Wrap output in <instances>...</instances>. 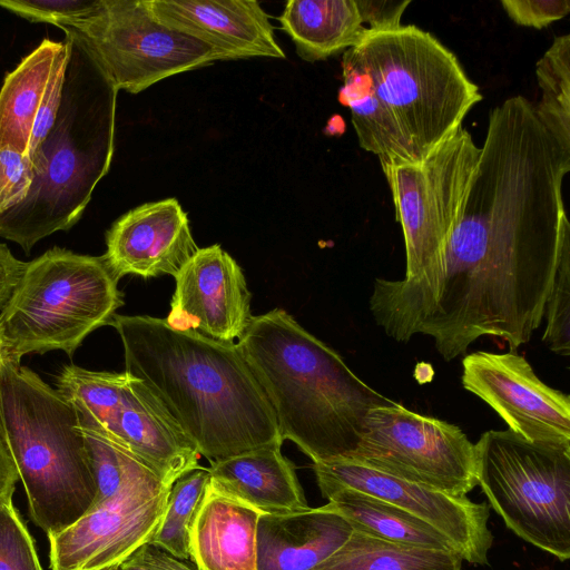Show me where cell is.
<instances>
[{"label":"cell","mask_w":570,"mask_h":570,"mask_svg":"<svg viewBox=\"0 0 570 570\" xmlns=\"http://www.w3.org/2000/svg\"><path fill=\"white\" fill-rule=\"evenodd\" d=\"M126 372L141 380L209 463L282 448L272 407L237 343L170 327L145 315H114Z\"/></svg>","instance_id":"cell-1"},{"label":"cell","mask_w":570,"mask_h":570,"mask_svg":"<svg viewBox=\"0 0 570 570\" xmlns=\"http://www.w3.org/2000/svg\"><path fill=\"white\" fill-rule=\"evenodd\" d=\"M237 346L282 440L295 443L313 463L351 456L368 411L393 402L282 308L254 316Z\"/></svg>","instance_id":"cell-2"},{"label":"cell","mask_w":570,"mask_h":570,"mask_svg":"<svg viewBox=\"0 0 570 570\" xmlns=\"http://www.w3.org/2000/svg\"><path fill=\"white\" fill-rule=\"evenodd\" d=\"M63 31L70 50L57 117L29 157L35 171L29 193L0 213V237L27 254L79 220L114 154L118 90L82 40Z\"/></svg>","instance_id":"cell-3"},{"label":"cell","mask_w":570,"mask_h":570,"mask_svg":"<svg viewBox=\"0 0 570 570\" xmlns=\"http://www.w3.org/2000/svg\"><path fill=\"white\" fill-rule=\"evenodd\" d=\"M0 439L23 484L30 517L47 535L90 509L96 485L73 407L33 371L3 356Z\"/></svg>","instance_id":"cell-4"},{"label":"cell","mask_w":570,"mask_h":570,"mask_svg":"<svg viewBox=\"0 0 570 570\" xmlns=\"http://www.w3.org/2000/svg\"><path fill=\"white\" fill-rule=\"evenodd\" d=\"M392 114L414 163L449 138L482 100L456 56L413 24L367 29L351 48Z\"/></svg>","instance_id":"cell-5"},{"label":"cell","mask_w":570,"mask_h":570,"mask_svg":"<svg viewBox=\"0 0 570 570\" xmlns=\"http://www.w3.org/2000/svg\"><path fill=\"white\" fill-rule=\"evenodd\" d=\"M118 281L104 255L53 247L26 263L0 311L1 356L17 363L56 350L72 356L124 304Z\"/></svg>","instance_id":"cell-6"},{"label":"cell","mask_w":570,"mask_h":570,"mask_svg":"<svg viewBox=\"0 0 570 570\" xmlns=\"http://www.w3.org/2000/svg\"><path fill=\"white\" fill-rule=\"evenodd\" d=\"M480 151L462 125L421 161L382 167L404 236L406 272L397 281L376 278L371 297L415 294L440 278Z\"/></svg>","instance_id":"cell-7"},{"label":"cell","mask_w":570,"mask_h":570,"mask_svg":"<svg viewBox=\"0 0 570 570\" xmlns=\"http://www.w3.org/2000/svg\"><path fill=\"white\" fill-rule=\"evenodd\" d=\"M478 485L507 527L528 543L570 558V450L490 430L475 443Z\"/></svg>","instance_id":"cell-8"},{"label":"cell","mask_w":570,"mask_h":570,"mask_svg":"<svg viewBox=\"0 0 570 570\" xmlns=\"http://www.w3.org/2000/svg\"><path fill=\"white\" fill-rule=\"evenodd\" d=\"M57 391L73 407L81 429L97 432L150 468L171 487L199 468L200 454L139 379L66 365Z\"/></svg>","instance_id":"cell-9"},{"label":"cell","mask_w":570,"mask_h":570,"mask_svg":"<svg viewBox=\"0 0 570 570\" xmlns=\"http://www.w3.org/2000/svg\"><path fill=\"white\" fill-rule=\"evenodd\" d=\"M348 459L458 497L478 485L475 444L466 434L394 401L368 411L361 441Z\"/></svg>","instance_id":"cell-10"},{"label":"cell","mask_w":570,"mask_h":570,"mask_svg":"<svg viewBox=\"0 0 570 570\" xmlns=\"http://www.w3.org/2000/svg\"><path fill=\"white\" fill-rule=\"evenodd\" d=\"M72 30L117 90L138 94L177 73L220 61L214 48L159 21L145 0H101Z\"/></svg>","instance_id":"cell-11"},{"label":"cell","mask_w":570,"mask_h":570,"mask_svg":"<svg viewBox=\"0 0 570 570\" xmlns=\"http://www.w3.org/2000/svg\"><path fill=\"white\" fill-rule=\"evenodd\" d=\"M170 488L159 478L135 482L111 500L90 508L68 528L48 535L50 569L119 568L151 540Z\"/></svg>","instance_id":"cell-12"},{"label":"cell","mask_w":570,"mask_h":570,"mask_svg":"<svg viewBox=\"0 0 570 570\" xmlns=\"http://www.w3.org/2000/svg\"><path fill=\"white\" fill-rule=\"evenodd\" d=\"M313 470L324 498L341 489H352L386 501L439 530L463 561L488 563L493 538L485 502L475 503L466 495L416 484L348 458L313 463Z\"/></svg>","instance_id":"cell-13"},{"label":"cell","mask_w":570,"mask_h":570,"mask_svg":"<svg viewBox=\"0 0 570 570\" xmlns=\"http://www.w3.org/2000/svg\"><path fill=\"white\" fill-rule=\"evenodd\" d=\"M463 387L525 440L570 450V396L547 385L514 352L478 351L462 360Z\"/></svg>","instance_id":"cell-14"},{"label":"cell","mask_w":570,"mask_h":570,"mask_svg":"<svg viewBox=\"0 0 570 570\" xmlns=\"http://www.w3.org/2000/svg\"><path fill=\"white\" fill-rule=\"evenodd\" d=\"M166 323L179 331L234 343L249 326L252 294L240 266L219 245L198 248L175 275Z\"/></svg>","instance_id":"cell-15"},{"label":"cell","mask_w":570,"mask_h":570,"mask_svg":"<svg viewBox=\"0 0 570 570\" xmlns=\"http://www.w3.org/2000/svg\"><path fill=\"white\" fill-rule=\"evenodd\" d=\"M104 257L120 279L175 275L198 250L187 214L175 198L142 204L118 218L106 235Z\"/></svg>","instance_id":"cell-16"},{"label":"cell","mask_w":570,"mask_h":570,"mask_svg":"<svg viewBox=\"0 0 570 570\" xmlns=\"http://www.w3.org/2000/svg\"><path fill=\"white\" fill-rule=\"evenodd\" d=\"M163 23L216 50L222 60L285 58L269 16L255 0H145Z\"/></svg>","instance_id":"cell-17"},{"label":"cell","mask_w":570,"mask_h":570,"mask_svg":"<svg viewBox=\"0 0 570 570\" xmlns=\"http://www.w3.org/2000/svg\"><path fill=\"white\" fill-rule=\"evenodd\" d=\"M354 529L326 504L263 514L257 524V570H314L336 552Z\"/></svg>","instance_id":"cell-18"},{"label":"cell","mask_w":570,"mask_h":570,"mask_svg":"<svg viewBox=\"0 0 570 570\" xmlns=\"http://www.w3.org/2000/svg\"><path fill=\"white\" fill-rule=\"evenodd\" d=\"M261 515L209 482L189 534V556L197 570H257Z\"/></svg>","instance_id":"cell-19"},{"label":"cell","mask_w":570,"mask_h":570,"mask_svg":"<svg viewBox=\"0 0 570 570\" xmlns=\"http://www.w3.org/2000/svg\"><path fill=\"white\" fill-rule=\"evenodd\" d=\"M210 485L263 514L308 509L295 465L281 448H265L212 462Z\"/></svg>","instance_id":"cell-20"},{"label":"cell","mask_w":570,"mask_h":570,"mask_svg":"<svg viewBox=\"0 0 570 570\" xmlns=\"http://www.w3.org/2000/svg\"><path fill=\"white\" fill-rule=\"evenodd\" d=\"M278 21L308 62L355 47L367 31L355 0H289Z\"/></svg>","instance_id":"cell-21"},{"label":"cell","mask_w":570,"mask_h":570,"mask_svg":"<svg viewBox=\"0 0 570 570\" xmlns=\"http://www.w3.org/2000/svg\"><path fill=\"white\" fill-rule=\"evenodd\" d=\"M341 66L343 85L338 101L351 110L360 146L376 155L381 167L414 163L392 114L351 48L344 51Z\"/></svg>","instance_id":"cell-22"},{"label":"cell","mask_w":570,"mask_h":570,"mask_svg":"<svg viewBox=\"0 0 570 570\" xmlns=\"http://www.w3.org/2000/svg\"><path fill=\"white\" fill-rule=\"evenodd\" d=\"M65 46L66 39L42 40L4 78L0 90V145H12L28 154L43 95Z\"/></svg>","instance_id":"cell-23"},{"label":"cell","mask_w":570,"mask_h":570,"mask_svg":"<svg viewBox=\"0 0 570 570\" xmlns=\"http://www.w3.org/2000/svg\"><path fill=\"white\" fill-rule=\"evenodd\" d=\"M326 499V505L356 531L396 544L456 552L434 527L386 501L352 489L337 490Z\"/></svg>","instance_id":"cell-24"},{"label":"cell","mask_w":570,"mask_h":570,"mask_svg":"<svg viewBox=\"0 0 570 570\" xmlns=\"http://www.w3.org/2000/svg\"><path fill=\"white\" fill-rule=\"evenodd\" d=\"M462 561L453 551L396 544L354 530L314 570H461Z\"/></svg>","instance_id":"cell-25"},{"label":"cell","mask_w":570,"mask_h":570,"mask_svg":"<svg viewBox=\"0 0 570 570\" xmlns=\"http://www.w3.org/2000/svg\"><path fill=\"white\" fill-rule=\"evenodd\" d=\"M540 100L534 112L562 151L570 155V35L557 36L538 60Z\"/></svg>","instance_id":"cell-26"},{"label":"cell","mask_w":570,"mask_h":570,"mask_svg":"<svg viewBox=\"0 0 570 570\" xmlns=\"http://www.w3.org/2000/svg\"><path fill=\"white\" fill-rule=\"evenodd\" d=\"M210 482L207 468L199 466L175 481L157 531L149 543L178 560H188L194 518Z\"/></svg>","instance_id":"cell-27"},{"label":"cell","mask_w":570,"mask_h":570,"mask_svg":"<svg viewBox=\"0 0 570 570\" xmlns=\"http://www.w3.org/2000/svg\"><path fill=\"white\" fill-rule=\"evenodd\" d=\"M80 430L96 485V498L90 508L111 500L135 482L159 478L145 463L106 436L90 430Z\"/></svg>","instance_id":"cell-28"},{"label":"cell","mask_w":570,"mask_h":570,"mask_svg":"<svg viewBox=\"0 0 570 570\" xmlns=\"http://www.w3.org/2000/svg\"><path fill=\"white\" fill-rule=\"evenodd\" d=\"M543 316L547 317L543 342L552 352L568 356L570 354V235L564 237L560 248Z\"/></svg>","instance_id":"cell-29"},{"label":"cell","mask_w":570,"mask_h":570,"mask_svg":"<svg viewBox=\"0 0 570 570\" xmlns=\"http://www.w3.org/2000/svg\"><path fill=\"white\" fill-rule=\"evenodd\" d=\"M101 0H0V7L31 22L77 30L97 12Z\"/></svg>","instance_id":"cell-30"},{"label":"cell","mask_w":570,"mask_h":570,"mask_svg":"<svg viewBox=\"0 0 570 570\" xmlns=\"http://www.w3.org/2000/svg\"><path fill=\"white\" fill-rule=\"evenodd\" d=\"M0 570H42L35 542L12 501L0 502Z\"/></svg>","instance_id":"cell-31"},{"label":"cell","mask_w":570,"mask_h":570,"mask_svg":"<svg viewBox=\"0 0 570 570\" xmlns=\"http://www.w3.org/2000/svg\"><path fill=\"white\" fill-rule=\"evenodd\" d=\"M33 177V166L27 153L12 145H0V213L26 198Z\"/></svg>","instance_id":"cell-32"},{"label":"cell","mask_w":570,"mask_h":570,"mask_svg":"<svg viewBox=\"0 0 570 570\" xmlns=\"http://www.w3.org/2000/svg\"><path fill=\"white\" fill-rule=\"evenodd\" d=\"M66 46L63 50L61 51L56 67L53 69L51 79L48 83V87L46 89V92L43 95V99L39 109V112L37 115L29 148H28V156L30 157L35 151L38 149L40 142L46 137L47 132L51 128L59 107L61 102V96H62V86H63V79H65V71L69 59V50H70V41L69 38L66 36Z\"/></svg>","instance_id":"cell-33"},{"label":"cell","mask_w":570,"mask_h":570,"mask_svg":"<svg viewBox=\"0 0 570 570\" xmlns=\"http://www.w3.org/2000/svg\"><path fill=\"white\" fill-rule=\"evenodd\" d=\"M503 10L517 24L542 29L570 12L569 0H501Z\"/></svg>","instance_id":"cell-34"},{"label":"cell","mask_w":570,"mask_h":570,"mask_svg":"<svg viewBox=\"0 0 570 570\" xmlns=\"http://www.w3.org/2000/svg\"><path fill=\"white\" fill-rule=\"evenodd\" d=\"M363 24L371 31L399 28L411 0H355Z\"/></svg>","instance_id":"cell-35"},{"label":"cell","mask_w":570,"mask_h":570,"mask_svg":"<svg viewBox=\"0 0 570 570\" xmlns=\"http://www.w3.org/2000/svg\"><path fill=\"white\" fill-rule=\"evenodd\" d=\"M26 263L16 258L6 244L0 243V311L14 289Z\"/></svg>","instance_id":"cell-36"},{"label":"cell","mask_w":570,"mask_h":570,"mask_svg":"<svg viewBox=\"0 0 570 570\" xmlns=\"http://www.w3.org/2000/svg\"><path fill=\"white\" fill-rule=\"evenodd\" d=\"M119 568L121 570H173L164 559V551L150 543L140 547Z\"/></svg>","instance_id":"cell-37"},{"label":"cell","mask_w":570,"mask_h":570,"mask_svg":"<svg viewBox=\"0 0 570 570\" xmlns=\"http://www.w3.org/2000/svg\"><path fill=\"white\" fill-rule=\"evenodd\" d=\"M18 480L19 475L13 461L0 439V502L12 501Z\"/></svg>","instance_id":"cell-38"},{"label":"cell","mask_w":570,"mask_h":570,"mask_svg":"<svg viewBox=\"0 0 570 570\" xmlns=\"http://www.w3.org/2000/svg\"><path fill=\"white\" fill-rule=\"evenodd\" d=\"M164 559L173 570H194L181 560L175 559L164 551Z\"/></svg>","instance_id":"cell-39"},{"label":"cell","mask_w":570,"mask_h":570,"mask_svg":"<svg viewBox=\"0 0 570 570\" xmlns=\"http://www.w3.org/2000/svg\"><path fill=\"white\" fill-rule=\"evenodd\" d=\"M110 570H121L120 568H114V569H110Z\"/></svg>","instance_id":"cell-40"},{"label":"cell","mask_w":570,"mask_h":570,"mask_svg":"<svg viewBox=\"0 0 570 570\" xmlns=\"http://www.w3.org/2000/svg\"><path fill=\"white\" fill-rule=\"evenodd\" d=\"M0 358H1V345H0Z\"/></svg>","instance_id":"cell-41"}]
</instances>
